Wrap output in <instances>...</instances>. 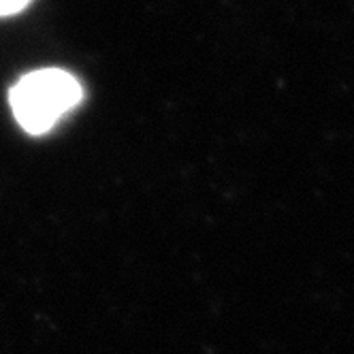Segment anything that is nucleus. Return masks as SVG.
Returning <instances> with one entry per match:
<instances>
[{
    "label": "nucleus",
    "instance_id": "nucleus-1",
    "mask_svg": "<svg viewBox=\"0 0 354 354\" xmlns=\"http://www.w3.org/2000/svg\"><path fill=\"white\" fill-rule=\"evenodd\" d=\"M80 82L60 68L28 73L11 90V109L21 129L30 135L52 131L66 111L80 105Z\"/></svg>",
    "mask_w": 354,
    "mask_h": 354
},
{
    "label": "nucleus",
    "instance_id": "nucleus-2",
    "mask_svg": "<svg viewBox=\"0 0 354 354\" xmlns=\"http://www.w3.org/2000/svg\"><path fill=\"white\" fill-rule=\"evenodd\" d=\"M30 0H0V15H13L21 11Z\"/></svg>",
    "mask_w": 354,
    "mask_h": 354
}]
</instances>
